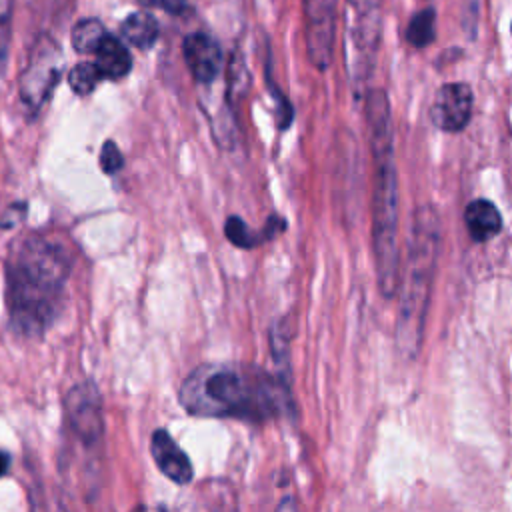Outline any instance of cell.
Listing matches in <instances>:
<instances>
[{"label": "cell", "instance_id": "6da1fadb", "mask_svg": "<svg viewBox=\"0 0 512 512\" xmlns=\"http://www.w3.org/2000/svg\"><path fill=\"white\" fill-rule=\"evenodd\" d=\"M68 250L42 236L24 238L6 262L10 324L22 336H40L56 318L70 276Z\"/></svg>", "mask_w": 512, "mask_h": 512}, {"label": "cell", "instance_id": "7a4b0ae2", "mask_svg": "<svg viewBox=\"0 0 512 512\" xmlns=\"http://www.w3.org/2000/svg\"><path fill=\"white\" fill-rule=\"evenodd\" d=\"M180 404L194 416L264 422L284 412L290 392L280 378L260 368L206 364L182 382Z\"/></svg>", "mask_w": 512, "mask_h": 512}, {"label": "cell", "instance_id": "3957f363", "mask_svg": "<svg viewBox=\"0 0 512 512\" xmlns=\"http://www.w3.org/2000/svg\"><path fill=\"white\" fill-rule=\"evenodd\" d=\"M372 154V248L380 294L392 298L400 286L398 250V176L392 118L386 92L372 90L366 100Z\"/></svg>", "mask_w": 512, "mask_h": 512}, {"label": "cell", "instance_id": "277c9868", "mask_svg": "<svg viewBox=\"0 0 512 512\" xmlns=\"http://www.w3.org/2000/svg\"><path fill=\"white\" fill-rule=\"evenodd\" d=\"M440 252V218L432 206H420L412 216L408 254L400 274V312L396 324L398 350L416 358L422 346L424 324Z\"/></svg>", "mask_w": 512, "mask_h": 512}, {"label": "cell", "instance_id": "5b68a950", "mask_svg": "<svg viewBox=\"0 0 512 512\" xmlns=\"http://www.w3.org/2000/svg\"><path fill=\"white\" fill-rule=\"evenodd\" d=\"M60 68H62L60 46L48 36L38 38L30 54L28 66L20 76V100L32 114H36L50 98L54 86L58 84Z\"/></svg>", "mask_w": 512, "mask_h": 512}, {"label": "cell", "instance_id": "8992f818", "mask_svg": "<svg viewBox=\"0 0 512 512\" xmlns=\"http://www.w3.org/2000/svg\"><path fill=\"white\" fill-rule=\"evenodd\" d=\"M348 36L354 48V64L362 74L370 72L382 32V0H348Z\"/></svg>", "mask_w": 512, "mask_h": 512}, {"label": "cell", "instance_id": "52a82bcc", "mask_svg": "<svg viewBox=\"0 0 512 512\" xmlns=\"http://www.w3.org/2000/svg\"><path fill=\"white\" fill-rule=\"evenodd\" d=\"M338 0H304L306 50L318 70H326L334 54Z\"/></svg>", "mask_w": 512, "mask_h": 512}, {"label": "cell", "instance_id": "ba28073f", "mask_svg": "<svg viewBox=\"0 0 512 512\" xmlns=\"http://www.w3.org/2000/svg\"><path fill=\"white\" fill-rule=\"evenodd\" d=\"M66 412L76 438L86 446H94L104 434V414L102 400L92 382H82L68 392Z\"/></svg>", "mask_w": 512, "mask_h": 512}, {"label": "cell", "instance_id": "9c48e42d", "mask_svg": "<svg viewBox=\"0 0 512 512\" xmlns=\"http://www.w3.org/2000/svg\"><path fill=\"white\" fill-rule=\"evenodd\" d=\"M474 108L472 88L464 82H448L438 88L430 106V120L446 132H460L468 126Z\"/></svg>", "mask_w": 512, "mask_h": 512}, {"label": "cell", "instance_id": "30bf717a", "mask_svg": "<svg viewBox=\"0 0 512 512\" xmlns=\"http://www.w3.org/2000/svg\"><path fill=\"white\" fill-rule=\"evenodd\" d=\"M182 54L194 80L202 84H210L218 76L220 64H222V52L218 42L212 36L202 32L188 34L182 42Z\"/></svg>", "mask_w": 512, "mask_h": 512}, {"label": "cell", "instance_id": "8fae6325", "mask_svg": "<svg viewBox=\"0 0 512 512\" xmlns=\"http://www.w3.org/2000/svg\"><path fill=\"white\" fill-rule=\"evenodd\" d=\"M150 454H152L158 470L174 484H188L194 478V468H192L190 458L164 428H158L152 434Z\"/></svg>", "mask_w": 512, "mask_h": 512}, {"label": "cell", "instance_id": "7c38bea8", "mask_svg": "<svg viewBox=\"0 0 512 512\" xmlns=\"http://www.w3.org/2000/svg\"><path fill=\"white\" fill-rule=\"evenodd\" d=\"M464 222L476 242H488L502 230V214L496 204L486 198H476L466 206Z\"/></svg>", "mask_w": 512, "mask_h": 512}, {"label": "cell", "instance_id": "4fadbf2b", "mask_svg": "<svg viewBox=\"0 0 512 512\" xmlns=\"http://www.w3.org/2000/svg\"><path fill=\"white\" fill-rule=\"evenodd\" d=\"M94 56H96V60H94L96 66L100 68L102 76L108 80H120L132 68V56H130L126 44L112 34H106L102 38Z\"/></svg>", "mask_w": 512, "mask_h": 512}, {"label": "cell", "instance_id": "5bb4252c", "mask_svg": "<svg viewBox=\"0 0 512 512\" xmlns=\"http://www.w3.org/2000/svg\"><path fill=\"white\" fill-rule=\"evenodd\" d=\"M158 32H160L158 22H156V18H154L152 14H148V12H134V14H130V16L122 22V26H120L122 38H124L128 44H132V46H136V48H142V50L150 48V46L156 42Z\"/></svg>", "mask_w": 512, "mask_h": 512}, {"label": "cell", "instance_id": "9a60e30c", "mask_svg": "<svg viewBox=\"0 0 512 512\" xmlns=\"http://www.w3.org/2000/svg\"><path fill=\"white\" fill-rule=\"evenodd\" d=\"M436 38V12L432 8H424L410 18L406 28V40L414 48H424Z\"/></svg>", "mask_w": 512, "mask_h": 512}, {"label": "cell", "instance_id": "2e32d148", "mask_svg": "<svg viewBox=\"0 0 512 512\" xmlns=\"http://www.w3.org/2000/svg\"><path fill=\"white\" fill-rule=\"evenodd\" d=\"M106 34H108V32L104 30V26H102L96 18L80 20V22L72 28V46H74L80 54H94Z\"/></svg>", "mask_w": 512, "mask_h": 512}, {"label": "cell", "instance_id": "e0dca14e", "mask_svg": "<svg viewBox=\"0 0 512 512\" xmlns=\"http://www.w3.org/2000/svg\"><path fill=\"white\" fill-rule=\"evenodd\" d=\"M102 78L104 76H102L100 68L96 66V62H78L68 74V84L78 96H86V94L94 92V88L98 86V82Z\"/></svg>", "mask_w": 512, "mask_h": 512}, {"label": "cell", "instance_id": "ac0fdd59", "mask_svg": "<svg viewBox=\"0 0 512 512\" xmlns=\"http://www.w3.org/2000/svg\"><path fill=\"white\" fill-rule=\"evenodd\" d=\"M224 234H226V238H228L234 246H238V248H254L256 244H260L262 240H266L264 234L252 232V230L244 224V220L238 218V216H230V218L226 220V224H224Z\"/></svg>", "mask_w": 512, "mask_h": 512}, {"label": "cell", "instance_id": "d6986e66", "mask_svg": "<svg viewBox=\"0 0 512 512\" xmlns=\"http://www.w3.org/2000/svg\"><path fill=\"white\" fill-rule=\"evenodd\" d=\"M10 26H12V0H0V78L8 62Z\"/></svg>", "mask_w": 512, "mask_h": 512}, {"label": "cell", "instance_id": "ffe728a7", "mask_svg": "<svg viewBox=\"0 0 512 512\" xmlns=\"http://www.w3.org/2000/svg\"><path fill=\"white\" fill-rule=\"evenodd\" d=\"M122 166H124V158H122V152L118 150V146L112 140L104 142V146L100 150V168L106 174H116Z\"/></svg>", "mask_w": 512, "mask_h": 512}, {"label": "cell", "instance_id": "44dd1931", "mask_svg": "<svg viewBox=\"0 0 512 512\" xmlns=\"http://www.w3.org/2000/svg\"><path fill=\"white\" fill-rule=\"evenodd\" d=\"M8 454H4L2 450H0V476H4L6 474V470H8Z\"/></svg>", "mask_w": 512, "mask_h": 512}]
</instances>
